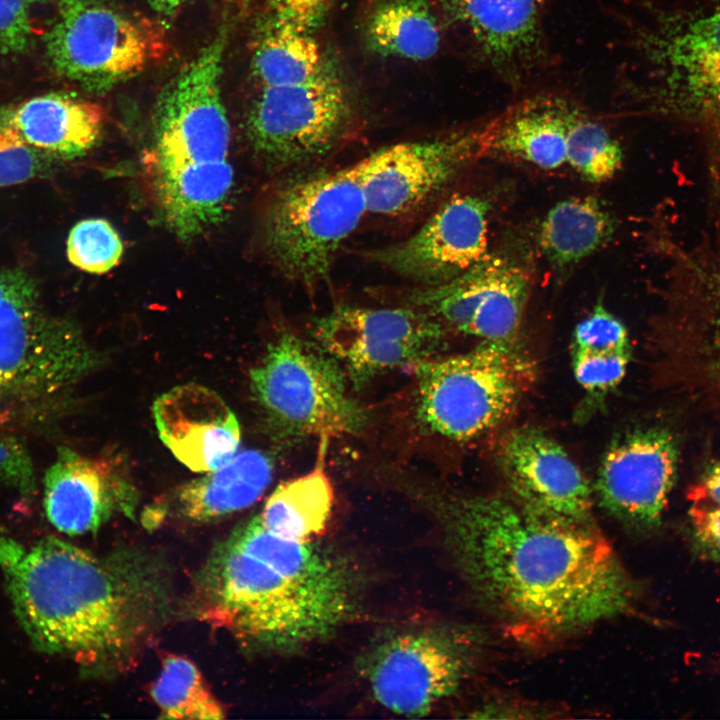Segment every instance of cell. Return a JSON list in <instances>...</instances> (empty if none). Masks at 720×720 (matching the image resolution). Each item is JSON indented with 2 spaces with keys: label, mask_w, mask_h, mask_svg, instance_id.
Here are the masks:
<instances>
[{
  "label": "cell",
  "mask_w": 720,
  "mask_h": 720,
  "mask_svg": "<svg viewBox=\"0 0 720 720\" xmlns=\"http://www.w3.org/2000/svg\"><path fill=\"white\" fill-rule=\"evenodd\" d=\"M454 559L480 602L520 640H554L633 610L639 586L596 526L539 514L512 497L447 498Z\"/></svg>",
  "instance_id": "6da1fadb"
},
{
  "label": "cell",
  "mask_w": 720,
  "mask_h": 720,
  "mask_svg": "<svg viewBox=\"0 0 720 720\" xmlns=\"http://www.w3.org/2000/svg\"><path fill=\"white\" fill-rule=\"evenodd\" d=\"M0 568L32 643L90 669L129 665L162 616L160 578L136 556L99 557L45 537L11 544Z\"/></svg>",
  "instance_id": "7a4b0ae2"
},
{
  "label": "cell",
  "mask_w": 720,
  "mask_h": 720,
  "mask_svg": "<svg viewBox=\"0 0 720 720\" xmlns=\"http://www.w3.org/2000/svg\"><path fill=\"white\" fill-rule=\"evenodd\" d=\"M354 576L312 541L279 536L258 515L218 544L200 572V616L252 644L318 639L355 610Z\"/></svg>",
  "instance_id": "3957f363"
},
{
  "label": "cell",
  "mask_w": 720,
  "mask_h": 720,
  "mask_svg": "<svg viewBox=\"0 0 720 720\" xmlns=\"http://www.w3.org/2000/svg\"><path fill=\"white\" fill-rule=\"evenodd\" d=\"M630 59L620 89L635 111L720 126V0H646L624 25Z\"/></svg>",
  "instance_id": "277c9868"
},
{
  "label": "cell",
  "mask_w": 720,
  "mask_h": 720,
  "mask_svg": "<svg viewBox=\"0 0 720 720\" xmlns=\"http://www.w3.org/2000/svg\"><path fill=\"white\" fill-rule=\"evenodd\" d=\"M97 363L80 330L45 309L25 272L0 301V429L48 423Z\"/></svg>",
  "instance_id": "5b68a950"
},
{
  "label": "cell",
  "mask_w": 720,
  "mask_h": 720,
  "mask_svg": "<svg viewBox=\"0 0 720 720\" xmlns=\"http://www.w3.org/2000/svg\"><path fill=\"white\" fill-rule=\"evenodd\" d=\"M367 212L355 164L287 181L264 210L261 238L274 267L307 288L329 279L342 243Z\"/></svg>",
  "instance_id": "8992f818"
},
{
  "label": "cell",
  "mask_w": 720,
  "mask_h": 720,
  "mask_svg": "<svg viewBox=\"0 0 720 720\" xmlns=\"http://www.w3.org/2000/svg\"><path fill=\"white\" fill-rule=\"evenodd\" d=\"M416 416L430 433L468 441L490 432L514 411L535 378L516 342H481L461 354L415 365Z\"/></svg>",
  "instance_id": "52a82bcc"
},
{
  "label": "cell",
  "mask_w": 720,
  "mask_h": 720,
  "mask_svg": "<svg viewBox=\"0 0 720 720\" xmlns=\"http://www.w3.org/2000/svg\"><path fill=\"white\" fill-rule=\"evenodd\" d=\"M249 375L256 403L281 436H317L325 442L365 424L339 363L293 333L272 342Z\"/></svg>",
  "instance_id": "ba28073f"
},
{
  "label": "cell",
  "mask_w": 720,
  "mask_h": 720,
  "mask_svg": "<svg viewBox=\"0 0 720 720\" xmlns=\"http://www.w3.org/2000/svg\"><path fill=\"white\" fill-rule=\"evenodd\" d=\"M44 44L53 70L93 93L134 77L167 51L157 24L103 0H59Z\"/></svg>",
  "instance_id": "9c48e42d"
},
{
  "label": "cell",
  "mask_w": 720,
  "mask_h": 720,
  "mask_svg": "<svg viewBox=\"0 0 720 720\" xmlns=\"http://www.w3.org/2000/svg\"><path fill=\"white\" fill-rule=\"evenodd\" d=\"M226 43L223 27L160 94L149 172L228 160L231 130L220 81Z\"/></svg>",
  "instance_id": "30bf717a"
},
{
  "label": "cell",
  "mask_w": 720,
  "mask_h": 720,
  "mask_svg": "<svg viewBox=\"0 0 720 720\" xmlns=\"http://www.w3.org/2000/svg\"><path fill=\"white\" fill-rule=\"evenodd\" d=\"M482 638L472 630L435 628L396 634L377 646L365 669L383 708L423 716L451 696L473 671Z\"/></svg>",
  "instance_id": "8fae6325"
},
{
  "label": "cell",
  "mask_w": 720,
  "mask_h": 720,
  "mask_svg": "<svg viewBox=\"0 0 720 720\" xmlns=\"http://www.w3.org/2000/svg\"><path fill=\"white\" fill-rule=\"evenodd\" d=\"M351 112L346 90L327 69L307 82L262 87L248 110L246 135L262 163L292 168L327 155Z\"/></svg>",
  "instance_id": "7c38bea8"
},
{
  "label": "cell",
  "mask_w": 720,
  "mask_h": 720,
  "mask_svg": "<svg viewBox=\"0 0 720 720\" xmlns=\"http://www.w3.org/2000/svg\"><path fill=\"white\" fill-rule=\"evenodd\" d=\"M313 333L359 388L381 373L432 357L446 330L421 308L342 305L320 317Z\"/></svg>",
  "instance_id": "4fadbf2b"
},
{
  "label": "cell",
  "mask_w": 720,
  "mask_h": 720,
  "mask_svg": "<svg viewBox=\"0 0 720 720\" xmlns=\"http://www.w3.org/2000/svg\"><path fill=\"white\" fill-rule=\"evenodd\" d=\"M485 124L445 135L380 148L355 163L367 212H414L483 155Z\"/></svg>",
  "instance_id": "5bb4252c"
},
{
  "label": "cell",
  "mask_w": 720,
  "mask_h": 720,
  "mask_svg": "<svg viewBox=\"0 0 720 720\" xmlns=\"http://www.w3.org/2000/svg\"><path fill=\"white\" fill-rule=\"evenodd\" d=\"M531 290L528 270L515 258L488 254L443 284L424 286L410 299L447 331L481 342H516Z\"/></svg>",
  "instance_id": "9a60e30c"
},
{
  "label": "cell",
  "mask_w": 720,
  "mask_h": 720,
  "mask_svg": "<svg viewBox=\"0 0 720 720\" xmlns=\"http://www.w3.org/2000/svg\"><path fill=\"white\" fill-rule=\"evenodd\" d=\"M678 451L663 429L639 430L616 440L604 454L594 483L599 505L625 527L655 529L672 490Z\"/></svg>",
  "instance_id": "2e32d148"
},
{
  "label": "cell",
  "mask_w": 720,
  "mask_h": 720,
  "mask_svg": "<svg viewBox=\"0 0 720 720\" xmlns=\"http://www.w3.org/2000/svg\"><path fill=\"white\" fill-rule=\"evenodd\" d=\"M488 199L454 195L407 239L368 253L387 269L424 286L461 275L488 254Z\"/></svg>",
  "instance_id": "e0dca14e"
},
{
  "label": "cell",
  "mask_w": 720,
  "mask_h": 720,
  "mask_svg": "<svg viewBox=\"0 0 720 720\" xmlns=\"http://www.w3.org/2000/svg\"><path fill=\"white\" fill-rule=\"evenodd\" d=\"M497 462L512 498L566 523L594 527L592 489L564 448L536 428L507 433Z\"/></svg>",
  "instance_id": "ac0fdd59"
},
{
  "label": "cell",
  "mask_w": 720,
  "mask_h": 720,
  "mask_svg": "<svg viewBox=\"0 0 720 720\" xmlns=\"http://www.w3.org/2000/svg\"><path fill=\"white\" fill-rule=\"evenodd\" d=\"M549 0H439L446 19L463 29L496 76L520 87L544 68Z\"/></svg>",
  "instance_id": "d6986e66"
},
{
  "label": "cell",
  "mask_w": 720,
  "mask_h": 720,
  "mask_svg": "<svg viewBox=\"0 0 720 720\" xmlns=\"http://www.w3.org/2000/svg\"><path fill=\"white\" fill-rule=\"evenodd\" d=\"M137 499V490L120 462L68 447L57 450L43 479L47 519L71 536L96 531L116 514L131 515Z\"/></svg>",
  "instance_id": "ffe728a7"
},
{
  "label": "cell",
  "mask_w": 720,
  "mask_h": 720,
  "mask_svg": "<svg viewBox=\"0 0 720 720\" xmlns=\"http://www.w3.org/2000/svg\"><path fill=\"white\" fill-rule=\"evenodd\" d=\"M152 413L160 440L194 472L217 469L238 453L239 422L223 398L208 387L175 386L154 401Z\"/></svg>",
  "instance_id": "44dd1931"
},
{
  "label": "cell",
  "mask_w": 720,
  "mask_h": 720,
  "mask_svg": "<svg viewBox=\"0 0 720 720\" xmlns=\"http://www.w3.org/2000/svg\"><path fill=\"white\" fill-rule=\"evenodd\" d=\"M104 111L73 93L51 92L0 107V123L53 160L82 156L102 135Z\"/></svg>",
  "instance_id": "7402d4cb"
},
{
  "label": "cell",
  "mask_w": 720,
  "mask_h": 720,
  "mask_svg": "<svg viewBox=\"0 0 720 720\" xmlns=\"http://www.w3.org/2000/svg\"><path fill=\"white\" fill-rule=\"evenodd\" d=\"M571 100L555 94L523 99L486 122L483 155L493 154L553 170L566 163Z\"/></svg>",
  "instance_id": "603a6c76"
},
{
  "label": "cell",
  "mask_w": 720,
  "mask_h": 720,
  "mask_svg": "<svg viewBox=\"0 0 720 720\" xmlns=\"http://www.w3.org/2000/svg\"><path fill=\"white\" fill-rule=\"evenodd\" d=\"M161 215L182 240H192L224 217L234 187L229 160L187 171L150 174Z\"/></svg>",
  "instance_id": "cb8c5ba5"
},
{
  "label": "cell",
  "mask_w": 720,
  "mask_h": 720,
  "mask_svg": "<svg viewBox=\"0 0 720 720\" xmlns=\"http://www.w3.org/2000/svg\"><path fill=\"white\" fill-rule=\"evenodd\" d=\"M273 463L264 452L249 449L224 465L185 483L176 493V507L186 519L208 522L241 511L256 502L269 486Z\"/></svg>",
  "instance_id": "d4e9b609"
},
{
  "label": "cell",
  "mask_w": 720,
  "mask_h": 720,
  "mask_svg": "<svg viewBox=\"0 0 720 720\" xmlns=\"http://www.w3.org/2000/svg\"><path fill=\"white\" fill-rule=\"evenodd\" d=\"M616 222L593 196L561 200L539 225L538 243L548 262L567 270L603 248L613 237Z\"/></svg>",
  "instance_id": "484cf974"
},
{
  "label": "cell",
  "mask_w": 720,
  "mask_h": 720,
  "mask_svg": "<svg viewBox=\"0 0 720 720\" xmlns=\"http://www.w3.org/2000/svg\"><path fill=\"white\" fill-rule=\"evenodd\" d=\"M367 46L381 56L425 61L441 45V26L425 0H381L370 12Z\"/></svg>",
  "instance_id": "4316f807"
},
{
  "label": "cell",
  "mask_w": 720,
  "mask_h": 720,
  "mask_svg": "<svg viewBox=\"0 0 720 720\" xmlns=\"http://www.w3.org/2000/svg\"><path fill=\"white\" fill-rule=\"evenodd\" d=\"M333 500L321 462L311 472L279 484L258 517L266 529L279 536L313 541L326 527Z\"/></svg>",
  "instance_id": "83f0119b"
},
{
  "label": "cell",
  "mask_w": 720,
  "mask_h": 720,
  "mask_svg": "<svg viewBox=\"0 0 720 720\" xmlns=\"http://www.w3.org/2000/svg\"><path fill=\"white\" fill-rule=\"evenodd\" d=\"M327 69L311 32L273 16L267 20L252 56V71L262 87L307 82Z\"/></svg>",
  "instance_id": "f1b7e54d"
},
{
  "label": "cell",
  "mask_w": 720,
  "mask_h": 720,
  "mask_svg": "<svg viewBox=\"0 0 720 720\" xmlns=\"http://www.w3.org/2000/svg\"><path fill=\"white\" fill-rule=\"evenodd\" d=\"M151 695L163 719L218 720L223 705L208 688L196 665L185 657L169 655L162 662Z\"/></svg>",
  "instance_id": "f546056e"
},
{
  "label": "cell",
  "mask_w": 720,
  "mask_h": 720,
  "mask_svg": "<svg viewBox=\"0 0 720 720\" xmlns=\"http://www.w3.org/2000/svg\"><path fill=\"white\" fill-rule=\"evenodd\" d=\"M566 163L591 183L610 180L623 163L619 142L600 121L573 101L566 131Z\"/></svg>",
  "instance_id": "4dcf8cb0"
},
{
  "label": "cell",
  "mask_w": 720,
  "mask_h": 720,
  "mask_svg": "<svg viewBox=\"0 0 720 720\" xmlns=\"http://www.w3.org/2000/svg\"><path fill=\"white\" fill-rule=\"evenodd\" d=\"M69 262L81 271L103 274L118 265L123 243L116 229L105 219L88 218L76 223L66 242Z\"/></svg>",
  "instance_id": "1f68e13d"
},
{
  "label": "cell",
  "mask_w": 720,
  "mask_h": 720,
  "mask_svg": "<svg viewBox=\"0 0 720 720\" xmlns=\"http://www.w3.org/2000/svg\"><path fill=\"white\" fill-rule=\"evenodd\" d=\"M51 160L28 144L14 129L0 123V188L41 176Z\"/></svg>",
  "instance_id": "d6a6232c"
},
{
  "label": "cell",
  "mask_w": 720,
  "mask_h": 720,
  "mask_svg": "<svg viewBox=\"0 0 720 720\" xmlns=\"http://www.w3.org/2000/svg\"><path fill=\"white\" fill-rule=\"evenodd\" d=\"M572 350L590 352L630 350L627 328L602 303H598L577 323L573 332Z\"/></svg>",
  "instance_id": "836d02e7"
},
{
  "label": "cell",
  "mask_w": 720,
  "mask_h": 720,
  "mask_svg": "<svg viewBox=\"0 0 720 720\" xmlns=\"http://www.w3.org/2000/svg\"><path fill=\"white\" fill-rule=\"evenodd\" d=\"M630 350L590 352L572 350V368L576 381L586 391L600 394L615 388L624 378Z\"/></svg>",
  "instance_id": "e575fe53"
},
{
  "label": "cell",
  "mask_w": 720,
  "mask_h": 720,
  "mask_svg": "<svg viewBox=\"0 0 720 720\" xmlns=\"http://www.w3.org/2000/svg\"><path fill=\"white\" fill-rule=\"evenodd\" d=\"M0 481L24 496L36 488L32 456L20 432L0 429Z\"/></svg>",
  "instance_id": "d590c367"
},
{
  "label": "cell",
  "mask_w": 720,
  "mask_h": 720,
  "mask_svg": "<svg viewBox=\"0 0 720 720\" xmlns=\"http://www.w3.org/2000/svg\"><path fill=\"white\" fill-rule=\"evenodd\" d=\"M47 0H0V51L25 52L32 40V14Z\"/></svg>",
  "instance_id": "8d00e7d4"
},
{
  "label": "cell",
  "mask_w": 720,
  "mask_h": 720,
  "mask_svg": "<svg viewBox=\"0 0 720 720\" xmlns=\"http://www.w3.org/2000/svg\"><path fill=\"white\" fill-rule=\"evenodd\" d=\"M689 517L695 551L706 559L720 561V505L697 504L690 509Z\"/></svg>",
  "instance_id": "74e56055"
},
{
  "label": "cell",
  "mask_w": 720,
  "mask_h": 720,
  "mask_svg": "<svg viewBox=\"0 0 720 720\" xmlns=\"http://www.w3.org/2000/svg\"><path fill=\"white\" fill-rule=\"evenodd\" d=\"M271 16L299 30L313 32L325 20L332 0H267Z\"/></svg>",
  "instance_id": "f35d334b"
},
{
  "label": "cell",
  "mask_w": 720,
  "mask_h": 720,
  "mask_svg": "<svg viewBox=\"0 0 720 720\" xmlns=\"http://www.w3.org/2000/svg\"><path fill=\"white\" fill-rule=\"evenodd\" d=\"M708 338L709 363L716 380L720 385V297L717 301L713 319L711 320V328Z\"/></svg>",
  "instance_id": "ab89813d"
},
{
  "label": "cell",
  "mask_w": 720,
  "mask_h": 720,
  "mask_svg": "<svg viewBox=\"0 0 720 720\" xmlns=\"http://www.w3.org/2000/svg\"><path fill=\"white\" fill-rule=\"evenodd\" d=\"M705 493L720 505V463L712 464L704 476Z\"/></svg>",
  "instance_id": "60d3db41"
},
{
  "label": "cell",
  "mask_w": 720,
  "mask_h": 720,
  "mask_svg": "<svg viewBox=\"0 0 720 720\" xmlns=\"http://www.w3.org/2000/svg\"><path fill=\"white\" fill-rule=\"evenodd\" d=\"M158 13L168 16L174 14L187 0H147Z\"/></svg>",
  "instance_id": "b9f144b4"
}]
</instances>
